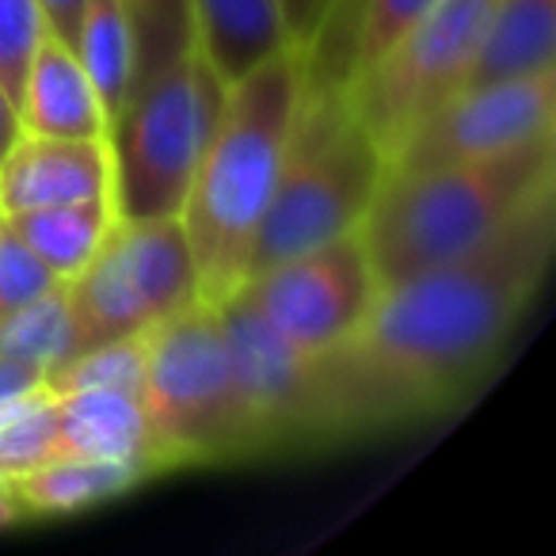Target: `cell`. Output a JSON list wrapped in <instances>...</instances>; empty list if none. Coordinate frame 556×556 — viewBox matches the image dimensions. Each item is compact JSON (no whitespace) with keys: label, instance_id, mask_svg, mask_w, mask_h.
<instances>
[{"label":"cell","instance_id":"1","mask_svg":"<svg viewBox=\"0 0 556 556\" xmlns=\"http://www.w3.org/2000/svg\"><path fill=\"white\" fill-rule=\"evenodd\" d=\"M553 240L548 191L477 252L381 287L358 332L313 358L305 450L393 434L469 401L530 313Z\"/></svg>","mask_w":556,"mask_h":556},{"label":"cell","instance_id":"2","mask_svg":"<svg viewBox=\"0 0 556 556\" xmlns=\"http://www.w3.org/2000/svg\"><path fill=\"white\" fill-rule=\"evenodd\" d=\"M302 92L305 65L298 47L267 58L225 92L217 130L179 210L202 302H225L244 282L248 248L275 194Z\"/></svg>","mask_w":556,"mask_h":556},{"label":"cell","instance_id":"3","mask_svg":"<svg viewBox=\"0 0 556 556\" xmlns=\"http://www.w3.org/2000/svg\"><path fill=\"white\" fill-rule=\"evenodd\" d=\"M548 191H556V134L488 161L386 172L358 240L389 287L477 252Z\"/></svg>","mask_w":556,"mask_h":556},{"label":"cell","instance_id":"4","mask_svg":"<svg viewBox=\"0 0 556 556\" xmlns=\"http://www.w3.org/2000/svg\"><path fill=\"white\" fill-rule=\"evenodd\" d=\"M386 179V149L348 88H305L275 194L244 260V278L363 229Z\"/></svg>","mask_w":556,"mask_h":556},{"label":"cell","instance_id":"5","mask_svg":"<svg viewBox=\"0 0 556 556\" xmlns=\"http://www.w3.org/2000/svg\"><path fill=\"white\" fill-rule=\"evenodd\" d=\"M141 401L164 469L263 457L222 317L210 302H194L149 332Z\"/></svg>","mask_w":556,"mask_h":556},{"label":"cell","instance_id":"6","mask_svg":"<svg viewBox=\"0 0 556 556\" xmlns=\"http://www.w3.org/2000/svg\"><path fill=\"white\" fill-rule=\"evenodd\" d=\"M225 92L229 85L199 50L134 88L103 138L115 217H179L217 130Z\"/></svg>","mask_w":556,"mask_h":556},{"label":"cell","instance_id":"7","mask_svg":"<svg viewBox=\"0 0 556 556\" xmlns=\"http://www.w3.org/2000/svg\"><path fill=\"white\" fill-rule=\"evenodd\" d=\"M492 9L495 0H434L408 35L348 88L386 156L427 111L462 88Z\"/></svg>","mask_w":556,"mask_h":556},{"label":"cell","instance_id":"8","mask_svg":"<svg viewBox=\"0 0 556 556\" xmlns=\"http://www.w3.org/2000/svg\"><path fill=\"white\" fill-rule=\"evenodd\" d=\"M378 290L370 255L358 232H351L244 278L232 298L260 313L298 351L320 358L358 332Z\"/></svg>","mask_w":556,"mask_h":556},{"label":"cell","instance_id":"9","mask_svg":"<svg viewBox=\"0 0 556 556\" xmlns=\"http://www.w3.org/2000/svg\"><path fill=\"white\" fill-rule=\"evenodd\" d=\"M545 134H556V70L500 85L457 88L389 149L386 172L488 161Z\"/></svg>","mask_w":556,"mask_h":556},{"label":"cell","instance_id":"10","mask_svg":"<svg viewBox=\"0 0 556 556\" xmlns=\"http://www.w3.org/2000/svg\"><path fill=\"white\" fill-rule=\"evenodd\" d=\"M222 317L225 340L232 351L240 389L252 408L260 450L287 454L305 450V424H309V386H313V355L298 351L287 336H278L255 309L240 298H225L214 305Z\"/></svg>","mask_w":556,"mask_h":556},{"label":"cell","instance_id":"11","mask_svg":"<svg viewBox=\"0 0 556 556\" xmlns=\"http://www.w3.org/2000/svg\"><path fill=\"white\" fill-rule=\"evenodd\" d=\"M100 194H111V156L103 138H50L24 130L0 161L4 214Z\"/></svg>","mask_w":556,"mask_h":556},{"label":"cell","instance_id":"12","mask_svg":"<svg viewBox=\"0 0 556 556\" xmlns=\"http://www.w3.org/2000/svg\"><path fill=\"white\" fill-rule=\"evenodd\" d=\"M431 4L434 0H336L317 39L302 50L305 88H351Z\"/></svg>","mask_w":556,"mask_h":556},{"label":"cell","instance_id":"13","mask_svg":"<svg viewBox=\"0 0 556 556\" xmlns=\"http://www.w3.org/2000/svg\"><path fill=\"white\" fill-rule=\"evenodd\" d=\"M130 462L168 472L149 434L146 401L134 389L54 393V462Z\"/></svg>","mask_w":556,"mask_h":556},{"label":"cell","instance_id":"14","mask_svg":"<svg viewBox=\"0 0 556 556\" xmlns=\"http://www.w3.org/2000/svg\"><path fill=\"white\" fill-rule=\"evenodd\" d=\"M20 126L50 138H108L100 96L65 42L42 35L20 80Z\"/></svg>","mask_w":556,"mask_h":556},{"label":"cell","instance_id":"15","mask_svg":"<svg viewBox=\"0 0 556 556\" xmlns=\"http://www.w3.org/2000/svg\"><path fill=\"white\" fill-rule=\"evenodd\" d=\"M191 24L194 50L225 85L294 47L278 0H191Z\"/></svg>","mask_w":556,"mask_h":556},{"label":"cell","instance_id":"16","mask_svg":"<svg viewBox=\"0 0 556 556\" xmlns=\"http://www.w3.org/2000/svg\"><path fill=\"white\" fill-rule=\"evenodd\" d=\"M556 70V0H495L462 88Z\"/></svg>","mask_w":556,"mask_h":556},{"label":"cell","instance_id":"17","mask_svg":"<svg viewBox=\"0 0 556 556\" xmlns=\"http://www.w3.org/2000/svg\"><path fill=\"white\" fill-rule=\"evenodd\" d=\"M153 472L146 465L130 462H47L39 469L24 472V477L9 480L12 495L20 503V515L27 518H62V515H80L88 507H100L108 500L134 492L138 484Z\"/></svg>","mask_w":556,"mask_h":556},{"label":"cell","instance_id":"18","mask_svg":"<svg viewBox=\"0 0 556 556\" xmlns=\"http://www.w3.org/2000/svg\"><path fill=\"white\" fill-rule=\"evenodd\" d=\"M4 222L54 270L58 282H70L100 252L103 237L115 225V202H111V194H100V199L16 210V214H4Z\"/></svg>","mask_w":556,"mask_h":556},{"label":"cell","instance_id":"19","mask_svg":"<svg viewBox=\"0 0 556 556\" xmlns=\"http://www.w3.org/2000/svg\"><path fill=\"white\" fill-rule=\"evenodd\" d=\"M73 54L85 65L111 126V118L126 108L134 92V35L118 0H88L73 39Z\"/></svg>","mask_w":556,"mask_h":556},{"label":"cell","instance_id":"20","mask_svg":"<svg viewBox=\"0 0 556 556\" xmlns=\"http://www.w3.org/2000/svg\"><path fill=\"white\" fill-rule=\"evenodd\" d=\"M77 355V332H73V309L65 282L47 290L35 302L0 317V358L35 370L42 381Z\"/></svg>","mask_w":556,"mask_h":556},{"label":"cell","instance_id":"21","mask_svg":"<svg viewBox=\"0 0 556 556\" xmlns=\"http://www.w3.org/2000/svg\"><path fill=\"white\" fill-rule=\"evenodd\" d=\"M134 35V88L194 50L191 0H118Z\"/></svg>","mask_w":556,"mask_h":556},{"label":"cell","instance_id":"22","mask_svg":"<svg viewBox=\"0 0 556 556\" xmlns=\"http://www.w3.org/2000/svg\"><path fill=\"white\" fill-rule=\"evenodd\" d=\"M146 355L149 332L100 343V348L80 351L65 366H58L47 378V389L50 393H77V389H134V393H141Z\"/></svg>","mask_w":556,"mask_h":556},{"label":"cell","instance_id":"23","mask_svg":"<svg viewBox=\"0 0 556 556\" xmlns=\"http://www.w3.org/2000/svg\"><path fill=\"white\" fill-rule=\"evenodd\" d=\"M54 462V393H42L0 419V480Z\"/></svg>","mask_w":556,"mask_h":556},{"label":"cell","instance_id":"24","mask_svg":"<svg viewBox=\"0 0 556 556\" xmlns=\"http://www.w3.org/2000/svg\"><path fill=\"white\" fill-rule=\"evenodd\" d=\"M54 287H62L54 278V270H50L47 263L24 244V237L0 217V317L20 309V305L35 302V298H42Z\"/></svg>","mask_w":556,"mask_h":556},{"label":"cell","instance_id":"25","mask_svg":"<svg viewBox=\"0 0 556 556\" xmlns=\"http://www.w3.org/2000/svg\"><path fill=\"white\" fill-rule=\"evenodd\" d=\"M42 35H47V24L35 0H0V80L12 92V100L20 96V80Z\"/></svg>","mask_w":556,"mask_h":556},{"label":"cell","instance_id":"26","mask_svg":"<svg viewBox=\"0 0 556 556\" xmlns=\"http://www.w3.org/2000/svg\"><path fill=\"white\" fill-rule=\"evenodd\" d=\"M42 393H50V389L39 374L20 363H9V358H0V419L12 416L16 408H24L27 401H35Z\"/></svg>","mask_w":556,"mask_h":556},{"label":"cell","instance_id":"27","mask_svg":"<svg viewBox=\"0 0 556 556\" xmlns=\"http://www.w3.org/2000/svg\"><path fill=\"white\" fill-rule=\"evenodd\" d=\"M278 4H282L287 31L298 50H305L317 39V31L325 27V20L332 16V9H336V0H278Z\"/></svg>","mask_w":556,"mask_h":556},{"label":"cell","instance_id":"28","mask_svg":"<svg viewBox=\"0 0 556 556\" xmlns=\"http://www.w3.org/2000/svg\"><path fill=\"white\" fill-rule=\"evenodd\" d=\"M42 12V24H47V35H54L58 42L73 50V39H77V24L85 16L88 0H35Z\"/></svg>","mask_w":556,"mask_h":556},{"label":"cell","instance_id":"29","mask_svg":"<svg viewBox=\"0 0 556 556\" xmlns=\"http://www.w3.org/2000/svg\"><path fill=\"white\" fill-rule=\"evenodd\" d=\"M20 134H24V126H20V108L9 88H4V80H0V161H4V153H9Z\"/></svg>","mask_w":556,"mask_h":556},{"label":"cell","instance_id":"30","mask_svg":"<svg viewBox=\"0 0 556 556\" xmlns=\"http://www.w3.org/2000/svg\"><path fill=\"white\" fill-rule=\"evenodd\" d=\"M16 522H24L20 503H16V495H12L9 480H0V526H16Z\"/></svg>","mask_w":556,"mask_h":556},{"label":"cell","instance_id":"31","mask_svg":"<svg viewBox=\"0 0 556 556\" xmlns=\"http://www.w3.org/2000/svg\"><path fill=\"white\" fill-rule=\"evenodd\" d=\"M0 217H4V210H0Z\"/></svg>","mask_w":556,"mask_h":556}]
</instances>
